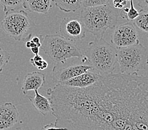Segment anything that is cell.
Segmentation results:
<instances>
[{
    "label": "cell",
    "instance_id": "cell-1",
    "mask_svg": "<svg viewBox=\"0 0 148 130\" xmlns=\"http://www.w3.org/2000/svg\"><path fill=\"white\" fill-rule=\"evenodd\" d=\"M57 126L67 130H148V76L102 74L92 86L46 91Z\"/></svg>",
    "mask_w": 148,
    "mask_h": 130
},
{
    "label": "cell",
    "instance_id": "cell-2",
    "mask_svg": "<svg viewBox=\"0 0 148 130\" xmlns=\"http://www.w3.org/2000/svg\"><path fill=\"white\" fill-rule=\"evenodd\" d=\"M120 11L114 8L112 1L108 5L84 8L79 20L85 30L95 35L97 39H103L108 28H115L119 25Z\"/></svg>",
    "mask_w": 148,
    "mask_h": 130
},
{
    "label": "cell",
    "instance_id": "cell-3",
    "mask_svg": "<svg viewBox=\"0 0 148 130\" xmlns=\"http://www.w3.org/2000/svg\"><path fill=\"white\" fill-rule=\"evenodd\" d=\"M84 57L94 70L101 74H110L117 63V50L103 39L91 41Z\"/></svg>",
    "mask_w": 148,
    "mask_h": 130
},
{
    "label": "cell",
    "instance_id": "cell-4",
    "mask_svg": "<svg viewBox=\"0 0 148 130\" xmlns=\"http://www.w3.org/2000/svg\"><path fill=\"white\" fill-rule=\"evenodd\" d=\"M42 50L56 63H62L73 58H82V51L73 42L58 34L44 37Z\"/></svg>",
    "mask_w": 148,
    "mask_h": 130
},
{
    "label": "cell",
    "instance_id": "cell-5",
    "mask_svg": "<svg viewBox=\"0 0 148 130\" xmlns=\"http://www.w3.org/2000/svg\"><path fill=\"white\" fill-rule=\"evenodd\" d=\"M117 63L121 73L133 75L140 69H145L148 65V51L139 43L130 47L117 50Z\"/></svg>",
    "mask_w": 148,
    "mask_h": 130
},
{
    "label": "cell",
    "instance_id": "cell-6",
    "mask_svg": "<svg viewBox=\"0 0 148 130\" xmlns=\"http://www.w3.org/2000/svg\"><path fill=\"white\" fill-rule=\"evenodd\" d=\"M36 25L26 11L21 10L5 16L1 23V28L14 40L27 41L32 37L30 28Z\"/></svg>",
    "mask_w": 148,
    "mask_h": 130
},
{
    "label": "cell",
    "instance_id": "cell-7",
    "mask_svg": "<svg viewBox=\"0 0 148 130\" xmlns=\"http://www.w3.org/2000/svg\"><path fill=\"white\" fill-rule=\"evenodd\" d=\"M93 69L83 55L82 58H73L62 63H56L52 69L53 82L59 84Z\"/></svg>",
    "mask_w": 148,
    "mask_h": 130
},
{
    "label": "cell",
    "instance_id": "cell-8",
    "mask_svg": "<svg viewBox=\"0 0 148 130\" xmlns=\"http://www.w3.org/2000/svg\"><path fill=\"white\" fill-rule=\"evenodd\" d=\"M111 42L117 50L140 43L134 24L132 22H126L116 26L111 35Z\"/></svg>",
    "mask_w": 148,
    "mask_h": 130
},
{
    "label": "cell",
    "instance_id": "cell-9",
    "mask_svg": "<svg viewBox=\"0 0 148 130\" xmlns=\"http://www.w3.org/2000/svg\"><path fill=\"white\" fill-rule=\"evenodd\" d=\"M59 30L62 37L75 43L85 37V29L80 20L76 18L63 19L60 24Z\"/></svg>",
    "mask_w": 148,
    "mask_h": 130
},
{
    "label": "cell",
    "instance_id": "cell-10",
    "mask_svg": "<svg viewBox=\"0 0 148 130\" xmlns=\"http://www.w3.org/2000/svg\"><path fill=\"white\" fill-rule=\"evenodd\" d=\"M19 112L15 104L5 103L0 105V130L12 128L19 119Z\"/></svg>",
    "mask_w": 148,
    "mask_h": 130
},
{
    "label": "cell",
    "instance_id": "cell-11",
    "mask_svg": "<svg viewBox=\"0 0 148 130\" xmlns=\"http://www.w3.org/2000/svg\"><path fill=\"white\" fill-rule=\"evenodd\" d=\"M102 74L94 69H91L82 75L77 76L66 82L59 83V85L75 88H85L92 86L97 83Z\"/></svg>",
    "mask_w": 148,
    "mask_h": 130
},
{
    "label": "cell",
    "instance_id": "cell-12",
    "mask_svg": "<svg viewBox=\"0 0 148 130\" xmlns=\"http://www.w3.org/2000/svg\"><path fill=\"white\" fill-rule=\"evenodd\" d=\"M45 83V75L39 71L28 73L23 79L22 90L24 95L29 91H38L42 88Z\"/></svg>",
    "mask_w": 148,
    "mask_h": 130
},
{
    "label": "cell",
    "instance_id": "cell-13",
    "mask_svg": "<svg viewBox=\"0 0 148 130\" xmlns=\"http://www.w3.org/2000/svg\"><path fill=\"white\" fill-rule=\"evenodd\" d=\"M28 98L32 106L44 117L52 114V109L48 98L39 94L38 91H35L34 96H29Z\"/></svg>",
    "mask_w": 148,
    "mask_h": 130
},
{
    "label": "cell",
    "instance_id": "cell-14",
    "mask_svg": "<svg viewBox=\"0 0 148 130\" xmlns=\"http://www.w3.org/2000/svg\"><path fill=\"white\" fill-rule=\"evenodd\" d=\"M52 1L49 0H29L24 1V9L30 12L46 15L52 8Z\"/></svg>",
    "mask_w": 148,
    "mask_h": 130
},
{
    "label": "cell",
    "instance_id": "cell-15",
    "mask_svg": "<svg viewBox=\"0 0 148 130\" xmlns=\"http://www.w3.org/2000/svg\"><path fill=\"white\" fill-rule=\"evenodd\" d=\"M53 2L60 10L66 13L76 11L82 6V0H56Z\"/></svg>",
    "mask_w": 148,
    "mask_h": 130
},
{
    "label": "cell",
    "instance_id": "cell-16",
    "mask_svg": "<svg viewBox=\"0 0 148 130\" xmlns=\"http://www.w3.org/2000/svg\"><path fill=\"white\" fill-rule=\"evenodd\" d=\"M0 4L3 6V11L5 13V16L13 13L18 12L21 10H25L24 0H17V1L0 0Z\"/></svg>",
    "mask_w": 148,
    "mask_h": 130
},
{
    "label": "cell",
    "instance_id": "cell-17",
    "mask_svg": "<svg viewBox=\"0 0 148 130\" xmlns=\"http://www.w3.org/2000/svg\"><path fill=\"white\" fill-rule=\"evenodd\" d=\"M130 8L126 7L120 11V16L124 20H127L129 22H133L139 16L140 11H138L134 6V1L132 0L129 1Z\"/></svg>",
    "mask_w": 148,
    "mask_h": 130
},
{
    "label": "cell",
    "instance_id": "cell-18",
    "mask_svg": "<svg viewBox=\"0 0 148 130\" xmlns=\"http://www.w3.org/2000/svg\"><path fill=\"white\" fill-rule=\"evenodd\" d=\"M132 23L136 28L148 33V12L140 10L139 16Z\"/></svg>",
    "mask_w": 148,
    "mask_h": 130
},
{
    "label": "cell",
    "instance_id": "cell-19",
    "mask_svg": "<svg viewBox=\"0 0 148 130\" xmlns=\"http://www.w3.org/2000/svg\"><path fill=\"white\" fill-rule=\"evenodd\" d=\"M30 62L32 65L39 70H44L48 67L47 62L39 55H35L34 58L30 59Z\"/></svg>",
    "mask_w": 148,
    "mask_h": 130
},
{
    "label": "cell",
    "instance_id": "cell-20",
    "mask_svg": "<svg viewBox=\"0 0 148 130\" xmlns=\"http://www.w3.org/2000/svg\"><path fill=\"white\" fill-rule=\"evenodd\" d=\"M110 3V0H83L82 6L83 8H95L108 5Z\"/></svg>",
    "mask_w": 148,
    "mask_h": 130
},
{
    "label": "cell",
    "instance_id": "cell-21",
    "mask_svg": "<svg viewBox=\"0 0 148 130\" xmlns=\"http://www.w3.org/2000/svg\"><path fill=\"white\" fill-rule=\"evenodd\" d=\"M11 58L10 53L0 48V73H1L5 66L8 64Z\"/></svg>",
    "mask_w": 148,
    "mask_h": 130
},
{
    "label": "cell",
    "instance_id": "cell-22",
    "mask_svg": "<svg viewBox=\"0 0 148 130\" xmlns=\"http://www.w3.org/2000/svg\"><path fill=\"white\" fill-rule=\"evenodd\" d=\"M44 37L43 35L42 34H35V36H34L32 38H30V41L32 42L36 45V46L38 48H41L42 43H43V41L44 40Z\"/></svg>",
    "mask_w": 148,
    "mask_h": 130
},
{
    "label": "cell",
    "instance_id": "cell-23",
    "mask_svg": "<svg viewBox=\"0 0 148 130\" xmlns=\"http://www.w3.org/2000/svg\"><path fill=\"white\" fill-rule=\"evenodd\" d=\"M128 2L129 1H126V0H122V1H115V0H113V1H112V4L114 8L118 10H122L126 8V5H127Z\"/></svg>",
    "mask_w": 148,
    "mask_h": 130
},
{
    "label": "cell",
    "instance_id": "cell-24",
    "mask_svg": "<svg viewBox=\"0 0 148 130\" xmlns=\"http://www.w3.org/2000/svg\"><path fill=\"white\" fill-rule=\"evenodd\" d=\"M41 130H67V128L58 127L57 126V121H56L54 123H51L45 125Z\"/></svg>",
    "mask_w": 148,
    "mask_h": 130
},
{
    "label": "cell",
    "instance_id": "cell-25",
    "mask_svg": "<svg viewBox=\"0 0 148 130\" xmlns=\"http://www.w3.org/2000/svg\"><path fill=\"white\" fill-rule=\"evenodd\" d=\"M137 4L140 8V10L148 12V0H139L137 1Z\"/></svg>",
    "mask_w": 148,
    "mask_h": 130
},
{
    "label": "cell",
    "instance_id": "cell-26",
    "mask_svg": "<svg viewBox=\"0 0 148 130\" xmlns=\"http://www.w3.org/2000/svg\"><path fill=\"white\" fill-rule=\"evenodd\" d=\"M31 51L35 55H38V53H39V48L38 47H34L32 48H30Z\"/></svg>",
    "mask_w": 148,
    "mask_h": 130
},
{
    "label": "cell",
    "instance_id": "cell-27",
    "mask_svg": "<svg viewBox=\"0 0 148 130\" xmlns=\"http://www.w3.org/2000/svg\"><path fill=\"white\" fill-rule=\"evenodd\" d=\"M25 46L27 48H30V40L25 42Z\"/></svg>",
    "mask_w": 148,
    "mask_h": 130
},
{
    "label": "cell",
    "instance_id": "cell-28",
    "mask_svg": "<svg viewBox=\"0 0 148 130\" xmlns=\"http://www.w3.org/2000/svg\"><path fill=\"white\" fill-rule=\"evenodd\" d=\"M15 130H23L22 128H20V127H18V128H16Z\"/></svg>",
    "mask_w": 148,
    "mask_h": 130
}]
</instances>
